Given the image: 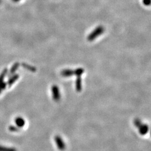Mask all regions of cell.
I'll return each instance as SVG.
<instances>
[{"label":"cell","instance_id":"obj_9","mask_svg":"<svg viewBox=\"0 0 151 151\" xmlns=\"http://www.w3.org/2000/svg\"><path fill=\"white\" fill-rule=\"evenodd\" d=\"M15 123L18 128H21L25 125V120L23 117H17L15 119Z\"/></svg>","mask_w":151,"mask_h":151},{"label":"cell","instance_id":"obj_12","mask_svg":"<svg viewBox=\"0 0 151 151\" xmlns=\"http://www.w3.org/2000/svg\"><path fill=\"white\" fill-rule=\"evenodd\" d=\"M74 71H75V75L77 77L81 76L84 72V69L82 68H78Z\"/></svg>","mask_w":151,"mask_h":151},{"label":"cell","instance_id":"obj_6","mask_svg":"<svg viewBox=\"0 0 151 151\" xmlns=\"http://www.w3.org/2000/svg\"><path fill=\"white\" fill-rule=\"evenodd\" d=\"M138 128H139V133L142 135L147 134L148 132V130H149V127H148V125L143 124L140 126Z\"/></svg>","mask_w":151,"mask_h":151},{"label":"cell","instance_id":"obj_14","mask_svg":"<svg viewBox=\"0 0 151 151\" xmlns=\"http://www.w3.org/2000/svg\"><path fill=\"white\" fill-rule=\"evenodd\" d=\"M134 125L137 128H139L140 126L142 124L141 120L139 119H138V118H137V119H135L134 120Z\"/></svg>","mask_w":151,"mask_h":151},{"label":"cell","instance_id":"obj_15","mask_svg":"<svg viewBox=\"0 0 151 151\" xmlns=\"http://www.w3.org/2000/svg\"><path fill=\"white\" fill-rule=\"evenodd\" d=\"M8 129L11 132H17L19 130V128H18L17 126H10L8 128Z\"/></svg>","mask_w":151,"mask_h":151},{"label":"cell","instance_id":"obj_3","mask_svg":"<svg viewBox=\"0 0 151 151\" xmlns=\"http://www.w3.org/2000/svg\"><path fill=\"white\" fill-rule=\"evenodd\" d=\"M54 140L59 150L60 151H64L66 148V145L62 138L60 136L57 135L56 136Z\"/></svg>","mask_w":151,"mask_h":151},{"label":"cell","instance_id":"obj_19","mask_svg":"<svg viewBox=\"0 0 151 151\" xmlns=\"http://www.w3.org/2000/svg\"><path fill=\"white\" fill-rule=\"evenodd\" d=\"M1 91H2V90H1V87H0V93H1Z\"/></svg>","mask_w":151,"mask_h":151},{"label":"cell","instance_id":"obj_10","mask_svg":"<svg viewBox=\"0 0 151 151\" xmlns=\"http://www.w3.org/2000/svg\"><path fill=\"white\" fill-rule=\"evenodd\" d=\"M21 66L23 68H24L26 69L29 71H31L32 72H35L36 71V67H34L32 66L31 65H29L26 63H21Z\"/></svg>","mask_w":151,"mask_h":151},{"label":"cell","instance_id":"obj_1","mask_svg":"<svg viewBox=\"0 0 151 151\" xmlns=\"http://www.w3.org/2000/svg\"><path fill=\"white\" fill-rule=\"evenodd\" d=\"M105 29L102 26H99L95 28V29L90 34L87 36V40L90 42L93 41L99 36L104 33Z\"/></svg>","mask_w":151,"mask_h":151},{"label":"cell","instance_id":"obj_5","mask_svg":"<svg viewBox=\"0 0 151 151\" xmlns=\"http://www.w3.org/2000/svg\"><path fill=\"white\" fill-rule=\"evenodd\" d=\"M81 76H78L76 81V89L77 92H80L82 90V79Z\"/></svg>","mask_w":151,"mask_h":151},{"label":"cell","instance_id":"obj_7","mask_svg":"<svg viewBox=\"0 0 151 151\" xmlns=\"http://www.w3.org/2000/svg\"><path fill=\"white\" fill-rule=\"evenodd\" d=\"M19 66H20V63L19 62L15 63L11 68V69H10V70L8 72V77H10V76L14 75V73L16 72V71L18 69Z\"/></svg>","mask_w":151,"mask_h":151},{"label":"cell","instance_id":"obj_16","mask_svg":"<svg viewBox=\"0 0 151 151\" xmlns=\"http://www.w3.org/2000/svg\"><path fill=\"white\" fill-rule=\"evenodd\" d=\"M143 3L146 6H149L151 4V0H143Z\"/></svg>","mask_w":151,"mask_h":151},{"label":"cell","instance_id":"obj_17","mask_svg":"<svg viewBox=\"0 0 151 151\" xmlns=\"http://www.w3.org/2000/svg\"><path fill=\"white\" fill-rule=\"evenodd\" d=\"M6 85H7V84H6V83H5V82H3L2 84H0V87H1V90H5V89H6Z\"/></svg>","mask_w":151,"mask_h":151},{"label":"cell","instance_id":"obj_18","mask_svg":"<svg viewBox=\"0 0 151 151\" xmlns=\"http://www.w3.org/2000/svg\"><path fill=\"white\" fill-rule=\"evenodd\" d=\"M20 0H13V1L14 2H18V1H19Z\"/></svg>","mask_w":151,"mask_h":151},{"label":"cell","instance_id":"obj_20","mask_svg":"<svg viewBox=\"0 0 151 151\" xmlns=\"http://www.w3.org/2000/svg\"><path fill=\"white\" fill-rule=\"evenodd\" d=\"M1 0H0V3H1Z\"/></svg>","mask_w":151,"mask_h":151},{"label":"cell","instance_id":"obj_11","mask_svg":"<svg viewBox=\"0 0 151 151\" xmlns=\"http://www.w3.org/2000/svg\"><path fill=\"white\" fill-rule=\"evenodd\" d=\"M8 73V70L7 68H5V69H4L2 71V73L0 75V84H2L4 82L3 81H4V78H5V76L7 75Z\"/></svg>","mask_w":151,"mask_h":151},{"label":"cell","instance_id":"obj_13","mask_svg":"<svg viewBox=\"0 0 151 151\" xmlns=\"http://www.w3.org/2000/svg\"><path fill=\"white\" fill-rule=\"evenodd\" d=\"M0 151H17L15 148L7 147L0 146Z\"/></svg>","mask_w":151,"mask_h":151},{"label":"cell","instance_id":"obj_2","mask_svg":"<svg viewBox=\"0 0 151 151\" xmlns=\"http://www.w3.org/2000/svg\"><path fill=\"white\" fill-rule=\"evenodd\" d=\"M51 91L52 93V97L53 100L58 102L60 99V93L59 91V89L58 86L57 85H53L51 88Z\"/></svg>","mask_w":151,"mask_h":151},{"label":"cell","instance_id":"obj_4","mask_svg":"<svg viewBox=\"0 0 151 151\" xmlns=\"http://www.w3.org/2000/svg\"><path fill=\"white\" fill-rule=\"evenodd\" d=\"M60 75L65 77H68L72 76L75 75V71L70 69H63L61 71Z\"/></svg>","mask_w":151,"mask_h":151},{"label":"cell","instance_id":"obj_8","mask_svg":"<svg viewBox=\"0 0 151 151\" xmlns=\"http://www.w3.org/2000/svg\"><path fill=\"white\" fill-rule=\"evenodd\" d=\"M19 78V75L18 74L16 75H13L11 76L10 77V78L8 79V84L9 87H11L13 84H14L16 81H17Z\"/></svg>","mask_w":151,"mask_h":151}]
</instances>
